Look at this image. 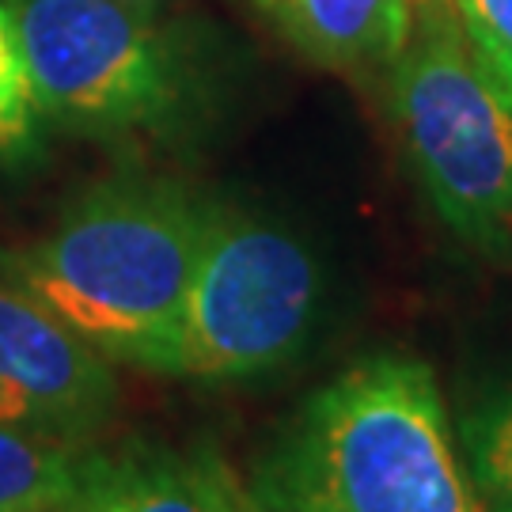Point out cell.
Wrapping results in <instances>:
<instances>
[{
	"label": "cell",
	"instance_id": "obj_1",
	"mask_svg": "<svg viewBox=\"0 0 512 512\" xmlns=\"http://www.w3.org/2000/svg\"><path fill=\"white\" fill-rule=\"evenodd\" d=\"M213 209L171 179H107L0 270L107 361L171 376Z\"/></svg>",
	"mask_w": 512,
	"mask_h": 512
},
{
	"label": "cell",
	"instance_id": "obj_2",
	"mask_svg": "<svg viewBox=\"0 0 512 512\" xmlns=\"http://www.w3.org/2000/svg\"><path fill=\"white\" fill-rule=\"evenodd\" d=\"M274 512H482L433 368L376 353L311 395L258 463Z\"/></svg>",
	"mask_w": 512,
	"mask_h": 512
},
{
	"label": "cell",
	"instance_id": "obj_3",
	"mask_svg": "<svg viewBox=\"0 0 512 512\" xmlns=\"http://www.w3.org/2000/svg\"><path fill=\"white\" fill-rule=\"evenodd\" d=\"M391 103L440 220L478 247L512 232V103L497 92L452 0H410Z\"/></svg>",
	"mask_w": 512,
	"mask_h": 512
},
{
	"label": "cell",
	"instance_id": "obj_4",
	"mask_svg": "<svg viewBox=\"0 0 512 512\" xmlns=\"http://www.w3.org/2000/svg\"><path fill=\"white\" fill-rule=\"evenodd\" d=\"M319 262L270 220L213 209L190 281L171 376L236 384L289 365L319 308Z\"/></svg>",
	"mask_w": 512,
	"mask_h": 512
},
{
	"label": "cell",
	"instance_id": "obj_5",
	"mask_svg": "<svg viewBox=\"0 0 512 512\" xmlns=\"http://www.w3.org/2000/svg\"><path fill=\"white\" fill-rule=\"evenodd\" d=\"M38 114L92 137L167 126L186 95L183 57L152 8L122 0H16Z\"/></svg>",
	"mask_w": 512,
	"mask_h": 512
},
{
	"label": "cell",
	"instance_id": "obj_6",
	"mask_svg": "<svg viewBox=\"0 0 512 512\" xmlns=\"http://www.w3.org/2000/svg\"><path fill=\"white\" fill-rule=\"evenodd\" d=\"M114 406L107 357L0 274V425L88 448Z\"/></svg>",
	"mask_w": 512,
	"mask_h": 512
},
{
	"label": "cell",
	"instance_id": "obj_7",
	"mask_svg": "<svg viewBox=\"0 0 512 512\" xmlns=\"http://www.w3.org/2000/svg\"><path fill=\"white\" fill-rule=\"evenodd\" d=\"M236 471L213 452L126 444L84 452L80 486L65 512H232Z\"/></svg>",
	"mask_w": 512,
	"mask_h": 512
},
{
	"label": "cell",
	"instance_id": "obj_8",
	"mask_svg": "<svg viewBox=\"0 0 512 512\" xmlns=\"http://www.w3.org/2000/svg\"><path fill=\"white\" fill-rule=\"evenodd\" d=\"M281 35L319 65L395 61L410 23V0H258Z\"/></svg>",
	"mask_w": 512,
	"mask_h": 512
},
{
	"label": "cell",
	"instance_id": "obj_9",
	"mask_svg": "<svg viewBox=\"0 0 512 512\" xmlns=\"http://www.w3.org/2000/svg\"><path fill=\"white\" fill-rule=\"evenodd\" d=\"M80 444L0 425V512H50L69 505L84 471Z\"/></svg>",
	"mask_w": 512,
	"mask_h": 512
},
{
	"label": "cell",
	"instance_id": "obj_10",
	"mask_svg": "<svg viewBox=\"0 0 512 512\" xmlns=\"http://www.w3.org/2000/svg\"><path fill=\"white\" fill-rule=\"evenodd\" d=\"M456 433L482 512H512V384L478 399Z\"/></svg>",
	"mask_w": 512,
	"mask_h": 512
},
{
	"label": "cell",
	"instance_id": "obj_11",
	"mask_svg": "<svg viewBox=\"0 0 512 512\" xmlns=\"http://www.w3.org/2000/svg\"><path fill=\"white\" fill-rule=\"evenodd\" d=\"M38 103L23 61L16 8L0 0V164H23L38 152Z\"/></svg>",
	"mask_w": 512,
	"mask_h": 512
},
{
	"label": "cell",
	"instance_id": "obj_12",
	"mask_svg": "<svg viewBox=\"0 0 512 512\" xmlns=\"http://www.w3.org/2000/svg\"><path fill=\"white\" fill-rule=\"evenodd\" d=\"M482 69L512 103V0H452Z\"/></svg>",
	"mask_w": 512,
	"mask_h": 512
},
{
	"label": "cell",
	"instance_id": "obj_13",
	"mask_svg": "<svg viewBox=\"0 0 512 512\" xmlns=\"http://www.w3.org/2000/svg\"><path fill=\"white\" fill-rule=\"evenodd\" d=\"M232 512H274V509L251 486H243V478L236 475V482H232Z\"/></svg>",
	"mask_w": 512,
	"mask_h": 512
},
{
	"label": "cell",
	"instance_id": "obj_14",
	"mask_svg": "<svg viewBox=\"0 0 512 512\" xmlns=\"http://www.w3.org/2000/svg\"><path fill=\"white\" fill-rule=\"evenodd\" d=\"M122 4H133V8H152V12L160 8V0H122Z\"/></svg>",
	"mask_w": 512,
	"mask_h": 512
},
{
	"label": "cell",
	"instance_id": "obj_15",
	"mask_svg": "<svg viewBox=\"0 0 512 512\" xmlns=\"http://www.w3.org/2000/svg\"><path fill=\"white\" fill-rule=\"evenodd\" d=\"M50 512H65V505H61V509H50Z\"/></svg>",
	"mask_w": 512,
	"mask_h": 512
}]
</instances>
